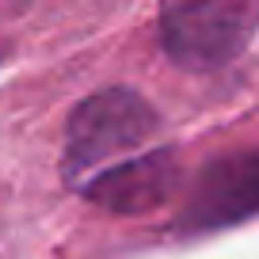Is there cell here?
<instances>
[{"instance_id": "1", "label": "cell", "mask_w": 259, "mask_h": 259, "mask_svg": "<svg viewBox=\"0 0 259 259\" xmlns=\"http://www.w3.org/2000/svg\"><path fill=\"white\" fill-rule=\"evenodd\" d=\"M153 103L138 96L134 88H103L88 96L65 126V179L73 187H84L92 176L103 171L107 160L126 156L141 149L156 134Z\"/></svg>"}, {"instance_id": "2", "label": "cell", "mask_w": 259, "mask_h": 259, "mask_svg": "<svg viewBox=\"0 0 259 259\" xmlns=\"http://www.w3.org/2000/svg\"><path fill=\"white\" fill-rule=\"evenodd\" d=\"M259 8L236 0H206V4H168L160 12V42L168 57L183 69L206 73L233 61L255 31Z\"/></svg>"}, {"instance_id": "3", "label": "cell", "mask_w": 259, "mask_h": 259, "mask_svg": "<svg viewBox=\"0 0 259 259\" xmlns=\"http://www.w3.org/2000/svg\"><path fill=\"white\" fill-rule=\"evenodd\" d=\"M259 213V149H240L210 160L183 206L187 229H221Z\"/></svg>"}, {"instance_id": "4", "label": "cell", "mask_w": 259, "mask_h": 259, "mask_svg": "<svg viewBox=\"0 0 259 259\" xmlns=\"http://www.w3.org/2000/svg\"><path fill=\"white\" fill-rule=\"evenodd\" d=\"M176 179L179 168L171 149H153V153H138L114 168H103L80 191L88 202L111 213H149L168 202V194L176 191Z\"/></svg>"}]
</instances>
